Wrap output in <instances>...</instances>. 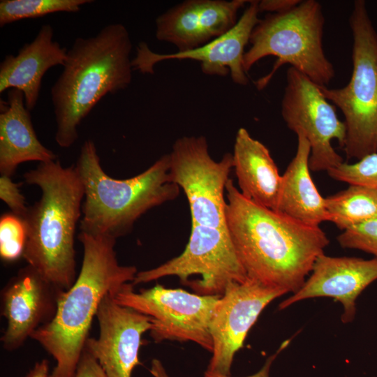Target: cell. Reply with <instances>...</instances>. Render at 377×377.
Returning a JSON list of instances; mask_svg holds the SVG:
<instances>
[{
  "mask_svg": "<svg viewBox=\"0 0 377 377\" xmlns=\"http://www.w3.org/2000/svg\"><path fill=\"white\" fill-rule=\"evenodd\" d=\"M226 191L227 229L248 277L297 291L330 244L325 232L251 201L230 179Z\"/></svg>",
  "mask_w": 377,
  "mask_h": 377,
  "instance_id": "cell-1",
  "label": "cell"
},
{
  "mask_svg": "<svg viewBox=\"0 0 377 377\" xmlns=\"http://www.w3.org/2000/svg\"><path fill=\"white\" fill-rule=\"evenodd\" d=\"M80 271L73 286L60 292L52 319L31 335L56 360L52 377H75L89 332L102 299L133 283L137 268L121 265L116 239L80 231Z\"/></svg>",
  "mask_w": 377,
  "mask_h": 377,
  "instance_id": "cell-2",
  "label": "cell"
},
{
  "mask_svg": "<svg viewBox=\"0 0 377 377\" xmlns=\"http://www.w3.org/2000/svg\"><path fill=\"white\" fill-rule=\"evenodd\" d=\"M132 46L121 23L108 24L96 35L73 42L50 90L59 147L68 148L77 141L79 126L101 98L130 85Z\"/></svg>",
  "mask_w": 377,
  "mask_h": 377,
  "instance_id": "cell-3",
  "label": "cell"
},
{
  "mask_svg": "<svg viewBox=\"0 0 377 377\" xmlns=\"http://www.w3.org/2000/svg\"><path fill=\"white\" fill-rule=\"evenodd\" d=\"M24 179L41 194L23 218L27 238L22 257L47 282L66 290L77 278L74 244L84 197L82 179L75 165L64 167L57 159L39 163Z\"/></svg>",
  "mask_w": 377,
  "mask_h": 377,
  "instance_id": "cell-4",
  "label": "cell"
},
{
  "mask_svg": "<svg viewBox=\"0 0 377 377\" xmlns=\"http://www.w3.org/2000/svg\"><path fill=\"white\" fill-rule=\"evenodd\" d=\"M75 166L84 188L80 229L92 235L124 236L145 213L179 194L170 178L169 154L139 175L118 179L106 174L94 141L87 140Z\"/></svg>",
  "mask_w": 377,
  "mask_h": 377,
  "instance_id": "cell-5",
  "label": "cell"
},
{
  "mask_svg": "<svg viewBox=\"0 0 377 377\" xmlns=\"http://www.w3.org/2000/svg\"><path fill=\"white\" fill-rule=\"evenodd\" d=\"M325 17L320 3L316 0L301 1L291 10L268 13L253 28L245 52L244 70L265 57H276L270 72L255 84L262 90L277 70L288 64L319 86H325L335 76L333 64L325 56L323 45Z\"/></svg>",
  "mask_w": 377,
  "mask_h": 377,
  "instance_id": "cell-6",
  "label": "cell"
},
{
  "mask_svg": "<svg viewBox=\"0 0 377 377\" xmlns=\"http://www.w3.org/2000/svg\"><path fill=\"white\" fill-rule=\"evenodd\" d=\"M349 26L353 38L350 80L341 88L320 89L343 114L346 136L342 149L347 159L358 161L377 153V31L364 0L354 1Z\"/></svg>",
  "mask_w": 377,
  "mask_h": 377,
  "instance_id": "cell-7",
  "label": "cell"
},
{
  "mask_svg": "<svg viewBox=\"0 0 377 377\" xmlns=\"http://www.w3.org/2000/svg\"><path fill=\"white\" fill-rule=\"evenodd\" d=\"M111 295L118 304L150 318L149 334L155 342L192 341L212 353L209 324L214 307L221 295L191 293L159 284L137 293L132 283Z\"/></svg>",
  "mask_w": 377,
  "mask_h": 377,
  "instance_id": "cell-8",
  "label": "cell"
},
{
  "mask_svg": "<svg viewBox=\"0 0 377 377\" xmlns=\"http://www.w3.org/2000/svg\"><path fill=\"white\" fill-rule=\"evenodd\" d=\"M196 275L200 279L188 286L203 295H222L229 283L249 279L228 229L191 224L182 253L156 267L138 272L132 283L177 276L185 285Z\"/></svg>",
  "mask_w": 377,
  "mask_h": 377,
  "instance_id": "cell-9",
  "label": "cell"
},
{
  "mask_svg": "<svg viewBox=\"0 0 377 377\" xmlns=\"http://www.w3.org/2000/svg\"><path fill=\"white\" fill-rule=\"evenodd\" d=\"M169 156L170 178L187 198L191 224L227 229L224 193L232 154L216 161L209 153L206 138L192 135L178 138Z\"/></svg>",
  "mask_w": 377,
  "mask_h": 377,
  "instance_id": "cell-10",
  "label": "cell"
},
{
  "mask_svg": "<svg viewBox=\"0 0 377 377\" xmlns=\"http://www.w3.org/2000/svg\"><path fill=\"white\" fill-rule=\"evenodd\" d=\"M281 116L289 129L302 133L308 140L311 171H327L343 163L331 142L335 139L343 147L344 122L339 119L334 105L323 96L320 86L292 67L286 73Z\"/></svg>",
  "mask_w": 377,
  "mask_h": 377,
  "instance_id": "cell-11",
  "label": "cell"
},
{
  "mask_svg": "<svg viewBox=\"0 0 377 377\" xmlns=\"http://www.w3.org/2000/svg\"><path fill=\"white\" fill-rule=\"evenodd\" d=\"M286 294L283 289L250 278L229 283L212 311L209 331L213 350L207 371L230 376L234 356L261 312Z\"/></svg>",
  "mask_w": 377,
  "mask_h": 377,
  "instance_id": "cell-12",
  "label": "cell"
},
{
  "mask_svg": "<svg viewBox=\"0 0 377 377\" xmlns=\"http://www.w3.org/2000/svg\"><path fill=\"white\" fill-rule=\"evenodd\" d=\"M258 1H249L237 24L228 32L195 49L159 54L150 50L146 43L141 42L132 59L133 71L154 74V66L158 62L190 59L199 61L202 72L207 75L224 77L230 75L235 84L246 85L249 78L243 67L244 48L260 20Z\"/></svg>",
  "mask_w": 377,
  "mask_h": 377,
  "instance_id": "cell-13",
  "label": "cell"
},
{
  "mask_svg": "<svg viewBox=\"0 0 377 377\" xmlns=\"http://www.w3.org/2000/svg\"><path fill=\"white\" fill-rule=\"evenodd\" d=\"M96 317L99 325L98 338H88L86 349L99 363L108 377H131L140 364L142 335L152 325L147 316L122 306L110 293L105 295Z\"/></svg>",
  "mask_w": 377,
  "mask_h": 377,
  "instance_id": "cell-14",
  "label": "cell"
},
{
  "mask_svg": "<svg viewBox=\"0 0 377 377\" xmlns=\"http://www.w3.org/2000/svg\"><path fill=\"white\" fill-rule=\"evenodd\" d=\"M246 0H186L156 19V38L177 52L199 47L228 32Z\"/></svg>",
  "mask_w": 377,
  "mask_h": 377,
  "instance_id": "cell-15",
  "label": "cell"
},
{
  "mask_svg": "<svg viewBox=\"0 0 377 377\" xmlns=\"http://www.w3.org/2000/svg\"><path fill=\"white\" fill-rule=\"evenodd\" d=\"M61 291L30 265L22 268L1 292V314L6 320L1 338L3 348H20L34 331L50 322Z\"/></svg>",
  "mask_w": 377,
  "mask_h": 377,
  "instance_id": "cell-16",
  "label": "cell"
},
{
  "mask_svg": "<svg viewBox=\"0 0 377 377\" xmlns=\"http://www.w3.org/2000/svg\"><path fill=\"white\" fill-rule=\"evenodd\" d=\"M376 280L377 258L333 257L323 253L316 260L302 286L281 302L279 309L307 299L331 297L342 304L341 321L348 323L356 314V300Z\"/></svg>",
  "mask_w": 377,
  "mask_h": 377,
  "instance_id": "cell-17",
  "label": "cell"
},
{
  "mask_svg": "<svg viewBox=\"0 0 377 377\" xmlns=\"http://www.w3.org/2000/svg\"><path fill=\"white\" fill-rule=\"evenodd\" d=\"M54 30L43 24L34 39L25 43L16 55L8 54L0 64V93L16 89L24 97L31 112L37 104L45 73L52 67L63 66L68 50L53 40Z\"/></svg>",
  "mask_w": 377,
  "mask_h": 377,
  "instance_id": "cell-18",
  "label": "cell"
},
{
  "mask_svg": "<svg viewBox=\"0 0 377 377\" xmlns=\"http://www.w3.org/2000/svg\"><path fill=\"white\" fill-rule=\"evenodd\" d=\"M0 172L11 177L17 166L27 161L48 162L57 155L38 140L23 93L9 89L0 103Z\"/></svg>",
  "mask_w": 377,
  "mask_h": 377,
  "instance_id": "cell-19",
  "label": "cell"
},
{
  "mask_svg": "<svg viewBox=\"0 0 377 377\" xmlns=\"http://www.w3.org/2000/svg\"><path fill=\"white\" fill-rule=\"evenodd\" d=\"M232 155L239 192L251 201L275 210L281 175L269 149L246 128H240Z\"/></svg>",
  "mask_w": 377,
  "mask_h": 377,
  "instance_id": "cell-20",
  "label": "cell"
},
{
  "mask_svg": "<svg viewBox=\"0 0 377 377\" xmlns=\"http://www.w3.org/2000/svg\"><path fill=\"white\" fill-rule=\"evenodd\" d=\"M297 136L295 156L281 175V184L274 211L304 223L319 226L329 221L323 198L310 174L311 147L302 133Z\"/></svg>",
  "mask_w": 377,
  "mask_h": 377,
  "instance_id": "cell-21",
  "label": "cell"
},
{
  "mask_svg": "<svg viewBox=\"0 0 377 377\" xmlns=\"http://www.w3.org/2000/svg\"><path fill=\"white\" fill-rule=\"evenodd\" d=\"M329 221L345 230L377 218V189L350 184L325 198Z\"/></svg>",
  "mask_w": 377,
  "mask_h": 377,
  "instance_id": "cell-22",
  "label": "cell"
},
{
  "mask_svg": "<svg viewBox=\"0 0 377 377\" xmlns=\"http://www.w3.org/2000/svg\"><path fill=\"white\" fill-rule=\"evenodd\" d=\"M91 0H1L0 27L57 12L76 13Z\"/></svg>",
  "mask_w": 377,
  "mask_h": 377,
  "instance_id": "cell-23",
  "label": "cell"
},
{
  "mask_svg": "<svg viewBox=\"0 0 377 377\" xmlns=\"http://www.w3.org/2000/svg\"><path fill=\"white\" fill-rule=\"evenodd\" d=\"M27 238L24 219L12 212L0 219V256L7 262L15 261L23 256Z\"/></svg>",
  "mask_w": 377,
  "mask_h": 377,
  "instance_id": "cell-24",
  "label": "cell"
},
{
  "mask_svg": "<svg viewBox=\"0 0 377 377\" xmlns=\"http://www.w3.org/2000/svg\"><path fill=\"white\" fill-rule=\"evenodd\" d=\"M337 181L377 189V153L365 156L355 163H342L327 171Z\"/></svg>",
  "mask_w": 377,
  "mask_h": 377,
  "instance_id": "cell-25",
  "label": "cell"
},
{
  "mask_svg": "<svg viewBox=\"0 0 377 377\" xmlns=\"http://www.w3.org/2000/svg\"><path fill=\"white\" fill-rule=\"evenodd\" d=\"M337 239L343 248L360 250L377 258V218L343 230Z\"/></svg>",
  "mask_w": 377,
  "mask_h": 377,
  "instance_id": "cell-26",
  "label": "cell"
},
{
  "mask_svg": "<svg viewBox=\"0 0 377 377\" xmlns=\"http://www.w3.org/2000/svg\"><path fill=\"white\" fill-rule=\"evenodd\" d=\"M21 184L14 182L11 177L1 175L0 198L4 202L11 212L22 218L27 214L29 206L20 191Z\"/></svg>",
  "mask_w": 377,
  "mask_h": 377,
  "instance_id": "cell-27",
  "label": "cell"
},
{
  "mask_svg": "<svg viewBox=\"0 0 377 377\" xmlns=\"http://www.w3.org/2000/svg\"><path fill=\"white\" fill-rule=\"evenodd\" d=\"M75 377H108L98 361L84 349Z\"/></svg>",
  "mask_w": 377,
  "mask_h": 377,
  "instance_id": "cell-28",
  "label": "cell"
},
{
  "mask_svg": "<svg viewBox=\"0 0 377 377\" xmlns=\"http://www.w3.org/2000/svg\"><path fill=\"white\" fill-rule=\"evenodd\" d=\"M300 1V0H263L258 1V8L260 13H280L291 10Z\"/></svg>",
  "mask_w": 377,
  "mask_h": 377,
  "instance_id": "cell-29",
  "label": "cell"
},
{
  "mask_svg": "<svg viewBox=\"0 0 377 377\" xmlns=\"http://www.w3.org/2000/svg\"><path fill=\"white\" fill-rule=\"evenodd\" d=\"M288 342V341L283 342L281 345V347L279 348V349L274 354L269 356L267 359L263 367L258 372H256V374L251 376H249L246 377H269L270 367L273 361L274 360L277 355L280 353V351L286 347ZM205 377H232V376H230H230L223 375V374L212 373V372H209L206 371L205 372Z\"/></svg>",
  "mask_w": 377,
  "mask_h": 377,
  "instance_id": "cell-30",
  "label": "cell"
},
{
  "mask_svg": "<svg viewBox=\"0 0 377 377\" xmlns=\"http://www.w3.org/2000/svg\"><path fill=\"white\" fill-rule=\"evenodd\" d=\"M25 377H52L50 364L47 360L36 362L34 367Z\"/></svg>",
  "mask_w": 377,
  "mask_h": 377,
  "instance_id": "cell-31",
  "label": "cell"
},
{
  "mask_svg": "<svg viewBox=\"0 0 377 377\" xmlns=\"http://www.w3.org/2000/svg\"><path fill=\"white\" fill-rule=\"evenodd\" d=\"M149 371L154 377H169L161 362L158 359L152 360Z\"/></svg>",
  "mask_w": 377,
  "mask_h": 377,
  "instance_id": "cell-32",
  "label": "cell"
}]
</instances>
